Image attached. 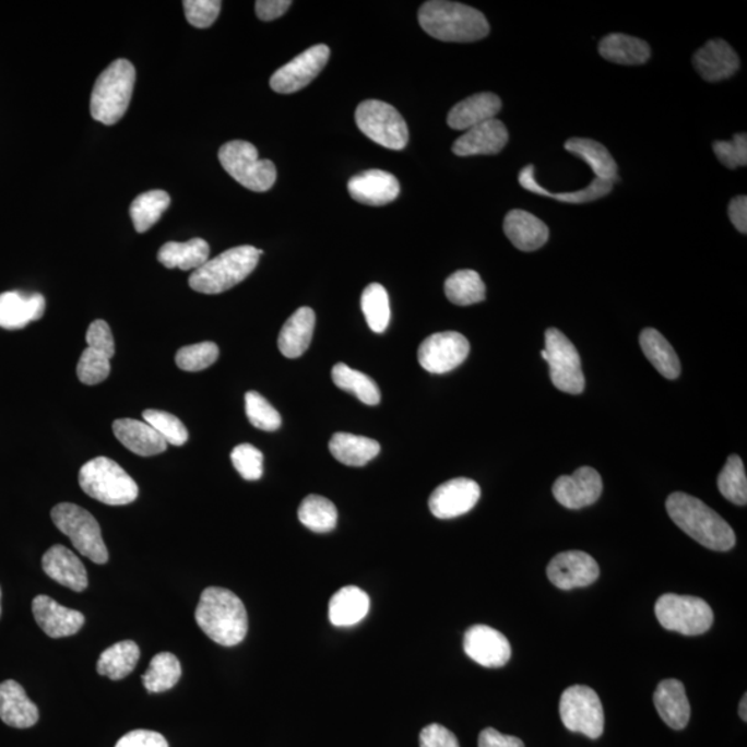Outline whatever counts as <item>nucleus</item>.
<instances>
[{"label":"nucleus","mask_w":747,"mask_h":747,"mask_svg":"<svg viewBox=\"0 0 747 747\" xmlns=\"http://www.w3.org/2000/svg\"><path fill=\"white\" fill-rule=\"evenodd\" d=\"M549 581L560 590L588 588L600 578V567L588 553L565 552L548 564Z\"/></svg>","instance_id":"obj_15"},{"label":"nucleus","mask_w":747,"mask_h":747,"mask_svg":"<svg viewBox=\"0 0 747 747\" xmlns=\"http://www.w3.org/2000/svg\"><path fill=\"white\" fill-rule=\"evenodd\" d=\"M569 153L583 159L596 176V179L615 185L620 180L619 169L609 150L593 139L572 138L565 143Z\"/></svg>","instance_id":"obj_31"},{"label":"nucleus","mask_w":747,"mask_h":747,"mask_svg":"<svg viewBox=\"0 0 747 747\" xmlns=\"http://www.w3.org/2000/svg\"><path fill=\"white\" fill-rule=\"evenodd\" d=\"M560 720L569 731L598 739L604 734L605 714L593 688L572 685L565 689L559 703Z\"/></svg>","instance_id":"obj_11"},{"label":"nucleus","mask_w":747,"mask_h":747,"mask_svg":"<svg viewBox=\"0 0 747 747\" xmlns=\"http://www.w3.org/2000/svg\"><path fill=\"white\" fill-rule=\"evenodd\" d=\"M640 345L643 355L651 361L667 380H676L681 374V365L676 351L668 341L655 329H645L640 335Z\"/></svg>","instance_id":"obj_36"},{"label":"nucleus","mask_w":747,"mask_h":747,"mask_svg":"<svg viewBox=\"0 0 747 747\" xmlns=\"http://www.w3.org/2000/svg\"><path fill=\"white\" fill-rule=\"evenodd\" d=\"M331 454L340 463L349 466H363L370 463L380 453V443L365 436L339 432L332 436L329 444Z\"/></svg>","instance_id":"obj_35"},{"label":"nucleus","mask_w":747,"mask_h":747,"mask_svg":"<svg viewBox=\"0 0 747 747\" xmlns=\"http://www.w3.org/2000/svg\"><path fill=\"white\" fill-rule=\"evenodd\" d=\"M80 486L87 496L106 506H128L139 496L133 477L107 456H97L82 466Z\"/></svg>","instance_id":"obj_6"},{"label":"nucleus","mask_w":747,"mask_h":747,"mask_svg":"<svg viewBox=\"0 0 747 747\" xmlns=\"http://www.w3.org/2000/svg\"><path fill=\"white\" fill-rule=\"evenodd\" d=\"M289 0H258L256 3L257 15L262 21H273L282 17L290 8Z\"/></svg>","instance_id":"obj_57"},{"label":"nucleus","mask_w":747,"mask_h":747,"mask_svg":"<svg viewBox=\"0 0 747 747\" xmlns=\"http://www.w3.org/2000/svg\"><path fill=\"white\" fill-rule=\"evenodd\" d=\"M186 19L195 28H208L220 17V0H185Z\"/></svg>","instance_id":"obj_51"},{"label":"nucleus","mask_w":747,"mask_h":747,"mask_svg":"<svg viewBox=\"0 0 747 747\" xmlns=\"http://www.w3.org/2000/svg\"><path fill=\"white\" fill-rule=\"evenodd\" d=\"M51 519L83 557L98 565L108 562V549L100 525L90 511L71 502H61L51 510Z\"/></svg>","instance_id":"obj_8"},{"label":"nucleus","mask_w":747,"mask_h":747,"mask_svg":"<svg viewBox=\"0 0 747 747\" xmlns=\"http://www.w3.org/2000/svg\"><path fill=\"white\" fill-rule=\"evenodd\" d=\"M0 720L13 728H31L39 720V710L17 681L0 684Z\"/></svg>","instance_id":"obj_25"},{"label":"nucleus","mask_w":747,"mask_h":747,"mask_svg":"<svg viewBox=\"0 0 747 747\" xmlns=\"http://www.w3.org/2000/svg\"><path fill=\"white\" fill-rule=\"evenodd\" d=\"M170 205V197L166 191L152 190L140 194L129 208L134 228L138 233H145L161 220Z\"/></svg>","instance_id":"obj_43"},{"label":"nucleus","mask_w":747,"mask_h":747,"mask_svg":"<svg viewBox=\"0 0 747 747\" xmlns=\"http://www.w3.org/2000/svg\"><path fill=\"white\" fill-rule=\"evenodd\" d=\"M110 360L103 353L86 347L78 361L76 376L85 386H98L110 376Z\"/></svg>","instance_id":"obj_49"},{"label":"nucleus","mask_w":747,"mask_h":747,"mask_svg":"<svg viewBox=\"0 0 747 747\" xmlns=\"http://www.w3.org/2000/svg\"><path fill=\"white\" fill-rule=\"evenodd\" d=\"M464 651L472 661L489 668L506 666L511 659V645L507 637L485 625L472 626L466 630Z\"/></svg>","instance_id":"obj_17"},{"label":"nucleus","mask_w":747,"mask_h":747,"mask_svg":"<svg viewBox=\"0 0 747 747\" xmlns=\"http://www.w3.org/2000/svg\"><path fill=\"white\" fill-rule=\"evenodd\" d=\"M299 521L311 532L327 533L334 531L339 522V511L329 498L310 495L305 498L298 510Z\"/></svg>","instance_id":"obj_42"},{"label":"nucleus","mask_w":747,"mask_h":747,"mask_svg":"<svg viewBox=\"0 0 747 747\" xmlns=\"http://www.w3.org/2000/svg\"><path fill=\"white\" fill-rule=\"evenodd\" d=\"M370 610V598L356 585L336 591L329 604V617L332 625L336 627L355 626L365 619Z\"/></svg>","instance_id":"obj_32"},{"label":"nucleus","mask_w":747,"mask_h":747,"mask_svg":"<svg viewBox=\"0 0 747 747\" xmlns=\"http://www.w3.org/2000/svg\"><path fill=\"white\" fill-rule=\"evenodd\" d=\"M220 357V347L214 342H201V344L181 347L176 353V365L180 370L197 372L211 367Z\"/></svg>","instance_id":"obj_47"},{"label":"nucleus","mask_w":747,"mask_h":747,"mask_svg":"<svg viewBox=\"0 0 747 747\" xmlns=\"http://www.w3.org/2000/svg\"><path fill=\"white\" fill-rule=\"evenodd\" d=\"M46 300L40 294L9 290L0 294V327L4 330L25 329L44 316Z\"/></svg>","instance_id":"obj_23"},{"label":"nucleus","mask_w":747,"mask_h":747,"mask_svg":"<svg viewBox=\"0 0 747 747\" xmlns=\"http://www.w3.org/2000/svg\"><path fill=\"white\" fill-rule=\"evenodd\" d=\"M116 747H169L165 736L155 731L134 730L117 742Z\"/></svg>","instance_id":"obj_55"},{"label":"nucleus","mask_w":747,"mask_h":747,"mask_svg":"<svg viewBox=\"0 0 747 747\" xmlns=\"http://www.w3.org/2000/svg\"><path fill=\"white\" fill-rule=\"evenodd\" d=\"M542 357L548 363L549 377L555 388L570 394L584 391L585 380L578 349L558 329L546 331V347Z\"/></svg>","instance_id":"obj_12"},{"label":"nucleus","mask_w":747,"mask_h":747,"mask_svg":"<svg viewBox=\"0 0 747 747\" xmlns=\"http://www.w3.org/2000/svg\"><path fill=\"white\" fill-rule=\"evenodd\" d=\"M419 747H460V744L446 726L429 724L419 734Z\"/></svg>","instance_id":"obj_54"},{"label":"nucleus","mask_w":747,"mask_h":747,"mask_svg":"<svg viewBox=\"0 0 747 747\" xmlns=\"http://www.w3.org/2000/svg\"><path fill=\"white\" fill-rule=\"evenodd\" d=\"M316 325L315 311L305 306L285 321L278 335V349L288 359H297L303 356L313 339Z\"/></svg>","instance_id":"obj_30"},{"label":"nucleus","mask_w":747,"mask_h":747,"mask_svg":"<svg viewBox=\"0 0 747 747\" xmlns=\"http://www.w3.org/2000/svg\"><path fill=\"white\" fill-rule=\"evenodd\" d=\"M246 412L253 427L273 432L282 427V415L258 392L246 394Z\"/></svg>","instance_id":"obj_48"},{"label":"nucleus","mask_w":747,"mask_h":747,"mask_svg":"<svg viewBox=\"0 0 747 747\" xmlns=\"http://www.w3.org/2000/svg\"><path fill=\"white\" fill-rule=\"evenodd\" d=\"M746 702H747V698H746V695H744V698H742V702L739 704V715H740V719L745 721V723L747 721Z\"/></svg>","instance_id":"obj_59"},{"label":"nucleus","mask_w":747,"mask_h":747,"mask_svg":"<svg viewBox=\"0 0 747 747\" xmlns=\"http://www.w3.org/2000/svg\"><path fill=\"white\" fill-rule=\"evenodd\" d=\"M220 161L226 173L248 190L263 193L276 183V166L270 159L259 158L258 150L252 143L233 140L223 144Z\"/></svg>","instance_id":"obj_7"},{"label":"nucleus","mask_w":747,"mask_h":747,"mask_svg":"<svg viewBox=\"0 0 747 747\" xmlns=\"http://www.w3.org/2000/svg\"><path fill=\"white\" fill-rule=\"evenodd\" d=\"M553 495L560 506L569 510L593 506L602 495V479L591 466H581L573 475L558 477Z\"/></svg>","instance_id":"obj_18"},{"label":"nucleus","mask_w":747,"mask_h":747,"mask_svg":"<svg viewBox=\"0 0 747 747\" xmlns=\"http://www.w3.org/2000/svg\"><path fill=\"white\" fill-rule=\"evenodd\" d=\"M728 216L730 221L736 227V230L740 232L742 235L747 233V197L738 195L735 197L728 205Z\"/></svg>","instance_id":"obj_58"},{"label":"nucleus","mask_w":747,"mask_h":747,"mask_svg":"<svg viewBox=\"0 0 747 747\" xmlns=\"http://www.w3.org/2000/svg\"><path fill=\"white\" fill-rule=\"evenodd\" d=\"M479 747H525L517 736L502 735L495 728H486L479 735Z\"/></svg>","instance_id":"obj_56"},{"label":"nucleus","mask_w":747,"mask_h":747,"mask_svg":"<svg viewBox=\"0 0 747 747\" xmlns=\"http://www.w3.org/2000/svg\"><path fill=\"white\" fill-rule=\"evenodd\" d=\"M330 59V48L325 45L311 46L274 72L270 87L282 95H290L308 86L323 71Z\"/></svg>","instance_id":"obj_14"},{"label":"nucleus","mask_w":747,"mask_h":747,"mask_svg":"<svg viewBox=\"0 0 747 747\" xmlns=\"http://www.w3.org/2000/svg\"><path fill=\"white\" fill-rule=\"evenodd\" d=\"M653 703L661 719L673 730H684L691 719V706L681 681L664 679L653 693Z\"/></svg>","instance_id":"obj_27"},{"label":"nucleus","mask_w":747,"mask_h":747,"mask_svg":"<svg viewBox=\"0 0 747 747\" xmlns=\"http://www.w3.org/2000/svg\"><path fill=\"white\" fill-rule=\"evenodd\" d=\"M0 601H2V590H0ZM0 615H2V605H0Z\"/></svg>","instance_id":"obj_60"},{"label":"nucleus","mask_w":747,"mask_h":747,"mask_svg":"<svg viewBox=\"0 0 747 747\" xmlns=\"http://www.w3.org/2000/svg\"><path fill=\"white\" fill-rule=\"evenodd\" d=\"M353 200L360 204L382 206L391 204L401 193V185L386 170L370 169L353 176L347 183Z\"/></svg>","instance_id":"obj_20"},{"label":"nucleus","mask_w":747,"mask_h":747,"mask_svg":"<svg viewBox=\"0 0 747 747\" xmlns=\"http://www.w3.org/2000/svg\"><path fill=\"white\" fill-rule=\"evenodd\" d=\"M695 70L708 82L728 80L739 70L740 61L735 50L724 39L709 40L693 56Z\"/></svg>","instance_id":"obj_21"},{"label":"nucleus","mask_w":747,"mask_h":747,"mask_svg":"<svg viewBox=\"0 0 747 747\" xmlns=\"http://www.w3.org/2000/svg\"><path fill=\"white\" fill-rule=\"evenodd\" d=\"M87 347L106 355L108 359H112L116 355V344H114V336L110 325L104 320H95L90 325L86 332Z\"/></svg>","instance_id":"obj_53"},{"label":"nucleus","mask_w":747,"mask_h":747,"mask_svg":"<svg viewBox=\"0 0 747 747\" xmlns=\"http://www.w3.org/2000/svg\"><path fill=\"white\" fill-rule=\"evenodd\" d=\"M655 614L664 629L684 636L704 635L714 621L708 602L691 595H662L656 602Z\"/></svg>","instance_id":"obj_9"},{"label":"nucleus","mask_w":747,"mask_h":747,"mask_svg":"<svg viewBox=\"0 0 747 747\" xmlns=\"http://www.w3.org/2000/svg\"><path fill=\"white\" fill-rule=\"evenodd\" d=\"M446 297L456 306L484 303L486 287L484 280L474 270H459L444 283Z\"/></svg>","instance_id":"obj_39"},{"label":"nucleus","mask_w":747,"mask_h":747,"mask_svg":"<svg viewBox=\"0 0 747 747\" xmlns=\"http://www.w3.org/2000/svg\"><path fill=\"white\" fill-rule=\"evenodd\" d=\"M361 310L368 327L377 334H382L388 329L391 320V306L387 289L381 284L372 283L363 290Z\"/></svg>","instance_id":"obj_44"},{"label":"nucleus","mask_w":747,"mask_h":747,"mask_svg":"<svg viewBox=\"0 0 747 747\" xmlns=\"http://www.w3.org/2000/svg\"><path fill=\"white\" fill-rule=\"evenodd\" d=\"M714 154L726 168L736 169L747 164V137L746 133L735 134L731 142L718 140L713 144Z\"/></svg>","instance_id":"obj_52"},{"label":"nucleus","mask_w":747,"mask_h":747,"mask_svg":"<svg viewBox=\"0 0 747 747\" xmlns=\"http://www.w3.org/2000/svg\"><path fill=\"white\" fill-rule=\"evenodd\" d=\"M42 568L50 579L67 589L82 593L87 589V573L82 560L64 546H54L42 558Z\"/></svg>","instance_id":"obj_24"},{"label":"nucleus","mask_w":747,"mask_h":747,"mask_svg":"<svg viewBox=\"0 0 747 747\" xmlns=\"http://www.w3.org/2000/svg\"><path fill=\"white\" fill-rule=\"evenodd\" d=\"M195 621L212 641L223 647L238 645L248 631L246 606L235 593L222 588L202 591Z\"/></svg>","instance_id":"obj_2"},{"label":"nucleus","mask_w":747,"mask_h":747,"mask_svg":"<svg viewBox=\"0 0 747 747\" xmlns=\"http://www.w3.org/2000/svg\"><path fill=\"white\" fill-rule=\"evenodd\" d=\"M600 55L615 64L641 66L650 60L651 48L636 36L610 34L601 40Z\"/></svg>","instance_id":"obj_33"},{"label":"nucleus","mask_w":747,"mask_h":747,"mask_svg":"<svg viewBox=\"0 0 747 747\" xmlns=\"http://www.w3.org/2000/svg\"><path fill=\"white\" fill-rule=\"evenodd\" d=\"M470 349L469 340L460 332H436L419 345L418 361L428 372L446 374L463 365Z\"/></svg>","instance_id":"obj_13"},{"label":"nucleus","mask_w":747,"mask_h":747,"mask_svg":"<svg viewBox=\"0 0 747 747\" xmlns=\"http://www.w3.org/2000/svg\"><path fill=\"white\" fill-rule=\"evenodd\" d=\"M505 233L513 246L525 252L537 251L549 237L546 223L522 210L508 212L505 220Z\"/></svg>","instance_id":"obj_29"},{"label":"nucleus","mask_w":747,"mask_h":747,"mask_svg":"<svg viewBox=\"0 0 747 747\" xmlns=\"http://www.w3.org/2000/svg\"><path fill=\"white\" fill-rule=\"evenodd\" d=\"M210 244L202 238H191L187 242H166L161 247L158 261L168 269L197 270L208 261Z\"/></svg>","instance_id":"obj_37"},{"label":"nucleus","mask_w":747,"mask_h":747,"mask_svg":"<svg viewBox=\"0 0 747 747\" xmlns=\"http://www.w3.org/2000/svg\"><path fill=\"white\" fill-rule=\"evenodd\" d=\"M719 490L726 500L736 506H746L747 502V479L744 461L739 455L728 456L723 471L719 475Z\"/></svg>","instance_id":"obj_45"},{"label":"nucleus","mask_w":747,"mask_h":747,"mask_svg":"<svg viewBox=\"0 0 747 747\" xmlns=\"http://www.w3.org/2000/svg\"><path fill=\"white\" fill-rule=\"evenodd\" d=\"M232 463L246 481H259L263 475V454L256 446L244 443L232 451Z\"/></svg>","instance_id":"obj_50"},{"label":"nucleus","mask_w":747,"mask_h":747,"mask_svg":"<svg viewBox=\"0 0 747 747\" xmlns=\"http://www.w3.org/2000/svg\"><path fill=\"white\" fill-rule=\"evenodd\" d=\"M139 659L140 650L137 642L124 640L114 643L98 657L97 673L118 681L128 677L137 668Z\"/></svg>","instance_id":"obj_38"},{"label":"nucleus","mask_w":747,"mask_h":747,"mask_svg":"<svg viewBox=\"0 0 747 747\" xmlns=\"http://www.w3.org/2000/svg\"><path fill=\"white\" fill-rule=\"evenodd\" d=\"M479 498L481 487L475 481L456 477L436 487L429 497V510L436 518L453 519L470 512Z\"/></svg>","instance_id":"obj_16"},{"label":"nucleus","mask_w":747,"mask_h":747,"mask_svg":"<svg viewBox=\"0 0 747 747\" xmlns=\"http://www.w3.org/2000/svg\"><path fill=\"white\" fill-rule=\"evenodd\" d=\"M501 110L500 97L495 93H477L451 108L448 123L454 131H470L477 124L495 119Z\"/></svg>","instance_id":"obj_26"},{"label":"nucleus","mask_w":747,"mask_h":747,"mask_svg":"<svg viewBox=\"0 0 747 747\" xmlns=\"http://www.w3.org/2000/svg\"><path fill=\"white\" fill-rule=\"evenodd\" d=\"M356 123L374 143L389 150H403L408 143V128L402 114L391 104L366 100L356 110Z\"/></svg>","instance_id":"obj_10"},{"label":"nucleus","mask_w":747,"mask_h":747,"mask_svg":"<svg viewBox=\"0 0 747 747\" xmlns=\"http://www.w3.org/2000/svg\"><path fill=\"white\" fill-rule=\"evenodd\" d=\"M181 677L179 659L169 652H161L150 662L149 671L143 674L144 688L150 693L169 691Z\"/></svg>","instance_id":"obj_41"},{"label":"nucleus","mask_w":747,"mask_h":747,"mask_svg":"<svg viewBox=\"0 0 747 747\" xmlns=\"http://www.w3.org/2000/svg\"><path fill=\"white\" fill-rule=\"evenodd\" d=\"M33 614L40 629L50 638L74 636L85 625V616L81 612L66 608L48 595L35 596Z\"/></svg>","instance_id":"obj_19"},{"label":"nucleus","mask_w":747,"mask_h":747,"mask_svg":"<svg viewBox=\"0 0 747 747\" xmlns=\"http://www.w3.org/2000/svg\"><path fill=\"white\" fill-rule=\"evenodd\" d=\"M114 435L124 448L142 456L164 453L168 444L147 423L133 418H119L112 424Z\"/></svg>","instance_id":"obj_28"},{"label":"nucleus","mask_w":747,"mask_h":747,"mask_svg":"<svg viewBox=\"0 0 747 747\" xmlns=\"http://www.w3.org/2000/svg\"><path fill=\"white\" fill-rule=\"evenodd\" d=\"M506 124L497 118L466 131L463 137L455 140L453 153L459 157L471 155H495L501 153L508 143Z\"/></svg>","instance_id":"obj_22"},{"label":"nucleus","mask_w":747,"mask_h":747,"mask_svg":"<svg viewBox=\"0 0 747 747\" xmlns=\"http://www.w3.org/2000/svg\"><path fill=\"white\" fill-rule=\"evenodd\" d=\"M332 381L342 391L355 394L360 402L368 404V406H377L381 402V392L377 383L357 370H353L349 366L340 363V365L332 368Z\"/></svg>","instance_id":"obj_40"},{"label":"nucleus","mask_w":747,"mask_h":747,"mask_svg":"<svg viewBox=\"0 0 747 747\" xmlns=\"http://www.w3.org/2000/svg\"><path fill=\"white\" fill-rule=\"evenodd\" d=\"M144 423L157 430L166 444L183 446L189 440V432L174 414L163 412V410H144Z\"/></svg>","instance_id":"obj_46"},{"label":"nucleus","mask_w":747,"mask_h":747,"mask_svg":"<svg viewBox=\"0 0 747 747\" xmlns=\"http://www.w3.org/2000/svg\"><path fill=\"white\" fill-rule=\"evenodd\" d=\"M137 70L131 61H112L97 78L91 97L92 118L97 122L116 124L128 111L133 95Z\"/></svg>","instance_id":"obj_5"},{"label":"nucleus","mask_w":747,"mask_h":747,"mask_svg":"<svg viewBox=\"0 0 747 747\" xmlns=\"http://www.w3.org/2000/svg\"><path fill=\"white\" fill-rule=\"evenodd\" d=\"M519 185L532 191V193L543 197H548V199L557 200L559 202H568V204H583V202H590L602 199V197L608 195L612 191L614 185L609 181H604L600 179H594L591 181L589 187L583 190L572 191V193H552L546 187H542L537 183L536 178H534V166L527 165L525 168L519 173Z\"/></svg>","instance_id":"obj_34"},{"label":"nucleus","mask_w":747,"mask_h":747,"mask_svg":"<svg viewBox=\"0 0 747 747\" xmlns=\"http://www.w3.org/2000/svg\"><path fill=\"white\" fill-rule=\"evenodd\" d=\"M418 21L425 33L442 42L469 44L484 39L490 33V25L479 10L444 0L424 3Z\"/></svg>","instance_id":"obj_3"},{"label":"nucleus","mask_w":747,"mask_h":747,"mask_svg":"<svg viewBox=\"0 0 747 747\" xmlns=\"http://www.w3.org/2000/svg\"><path fill=\"white\" fill-rule=\"evenodd\" d=\"M666 508L672 521L695 542L713 552H730L736 543L733 527L699 498L673 493Z\"/></svg>","instance_id":"obj_1"},{"label":"nucleus","mask_w":747,"mask_h":747,"mask_svg":"<svg viewBox=\"0 0 747 747\" xmlns=\"http://www.w3.org/2000/svg\"><path fill=\"white\" fill-rule=\"evenodd\" d=\"M261 256V249L251 246L227 249L194 270L189 278L190 287L206 295L225 293L244 282L256 270Z\"/></svg>","instance_id":"obj_4"}]
</instances>
